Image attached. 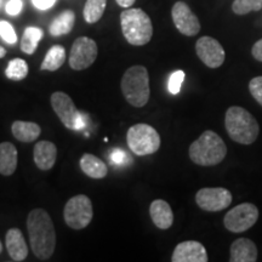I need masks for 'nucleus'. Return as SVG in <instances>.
I'll use <instances>...</instances> for the list:
<instances>
[{
  "instance_id": "obj_38",
  "label": "nucleus",
  "mask_w": 262,
  "mask_h": 262,
  "mask_svg": "<svg viewBox=\"0 0 262 262\" xmlns=\"http://www.w3.org/2000/svg\"><path fill=\"white\" fill-rule=\"evenodd\" d=\"M0 5H2V0H0Z\"/></svg>"
},
{
  "instance_id": "obj_2",
  "label": "nucleus",
  "mask_w": 262,
  "mask_h": 262,
  "mask_svg": "<svg viewBox=\"0 0 262 262\" xmlns=\"http://www.w3.org/2000/svg\"><path fill=\"white\" fill-rule=\"evenodd\" d=\"M188 153L189 158L196 165L214 166L225 159L227 147L215 131L206 130L189 146Z\"/></svg>"
},
{
  "instance_id": "obj_30",
  "label": "nucleus",
  "mask_w": 262,
  "mask_h": 262,
  "mask_svg": "<svg viewBox=\"0 0 262 262\" xmlns=\"http://www.w3.org/2000/svg\"><path fill=\"white\" fill-rule=\"evenodd\" d=\"M249 90L251 96L262 106V77H255L249 83Z\"/></svg>"
},
{
  "instance_id": "obj_4",
  "label": "nucleus",
  "mask_w": 262,
  "mask_h": 262,
  "mask_svg": "<svg viewBox=\"0 0 262 262\" xmlns=\"http://www.w3.org/2000/svg\"><path fill=\"white\" fill-rule=\"evenodd\" d=\"M122 32L127 42L135 47L148 44L153 35V25L142 9H126L120 14Z\"/></svg>"
},
{
  "instance_id": "obj_21",
  "label": "nucleus",
  "mask_w": 262,
  "mask_h": 262,
  "mask_svg": "<svg viewBox=\"0 0 262 262\" xmlns=\"http://www.w3.org/2000/svg\"><path fill=\"white\" fill-rule=\"evenodd\" d=\"M12 135L21 142H33L40 136L41 129L38 124L32 122L16 120L11 126Z\"/></svg>"
},
{
  "instance_id": "obj_16",
  "label": "nucleus",
  "mask_w": 262,
  "mask_h": 262,
  "mask_svg": "<svg viewBox=\"0 0 262 262\" xmlns=\"http://www.w3.org/2000/svg\"><path fill=\"white\" fill-rule=\"evenodd\" d=\"M6 250L10 257L16 262L26 260L28 255V248L26 244L24 233L18 228H10L5 237Z\"/></svg>"
},
{
  "instance_id": "obj_25",
  "label": "nucleus",
  "mask_w": 262,
  "mask_h": 262,
  "mask_svg": "<svg viewBox=\"0 0 262 262\" xmlns=\"http://www.w3.org/2000/svg\"><path fill=\"white\" fill-rule=\"evenodd\" d=\"M107 0H86L85 3L83 15L88 24H96L103 16L106 10Z\"/></svg>"
},
{
  "instance_id": "obj_34",
  "label": "nucleus",
  "mask_w": 262,
  "mask_h": 262,
  "mask_svg": "<svg viewBox=\"0 0 262 262\" xmlns=\"http://www.w3.org/2000/svg\"><path fill=\"white\" fill-rule=\"evenodd\" d=\"M251 54H253L255 60L262 62V39L255 42L253 49H251Z\"/></svg>"
},
{
  "instance_id": "obj_22",
  "label": "nucleus",
  "mask_w": 262,
  "mask_h": 262,
  "mask_svg": "<svg viewBox=\"0 0 262 262\" xmlns=\"http://www.w3.org/2000/svg\"><path fill=\"white\" fill-rule=\"evenodd\" d=\"M75 15L71 10H66L57 16L54 21L51 22L49 32L52 37H60V35L68 34L74 27Z\"/></svg>"
},
{
  "instance_id": "obj_26",
  "label": "nucleus",
  "mask_w": 262,
  "mask_h": 262,
  "mask_svg": "<svg viewBox=\"0 0 262 262\" xmlns=\"http://www.w3.org/2000/svg\"><path fill=\"white\" fill-rule=\"evenodd\" d=\"M6 78L10 80L19 81L24 80L28 75V64L22 58H14L9 62L5 70Z\"/></svg>"
},
{
  "instance_id": "obj_3",
  "label": "nucleus",
  "mask_w": 262,
  "mask_h": 262,
  "mask_svg": "<svg viewBox=\"0 0 262 262\" xmlns=\"http://www.w3.org/2000/svg\"><path fill=\"white\" fill-rule=\"evenodd\" d=\"M225 126L228 136L235 142L242 145H251L258 136L257 120L245 108L233 106L229 107L226 112Z\"/></svg>"
},
{
  "instance_id": "obj_1",
  "label": "nucleus",
  "mask_w": 262,
  "mask_h": 262,
  "mask_svg": "<svg viewBox=\"0 0 262 262\" xmlns=\"http://www.w3.org/2000/svg\"><path fill=\"white\" fill-rule=\"evenodd\" d=\"M27 228L33 254L40 260L52 256L56 247V232L50 215L44 209H34L28 214Z\"/></svg>"
},
{
  "instance_id": "obj_24",
  "label": "nucleus",
  "mask_w": 262,
  "mask_h": 262,
  "mask_svg": "<svg viewBox=\"0 0 262 262\" xmlns=\"http://www.w3.org/2000/svg\"><path fill=\"white\" fill-rule=\"evenodd\" d=\"M42 38V31L38 27H27L25 29L24 37L21 40V50L27 55L34 54L39 41Z\"/></svg>"
},
{
  "instance_id": "obj_29",
  "label": "nucleus",
  "mask_w": 262,
  "mask_h": 262,
  "mask_svg": "<svg viewBox=\"0 0 262 262\" xmlns=\"http://www.w3.org/2000/svg\"><path fill=\"white\" fill-rule=\"evenodd\" d=\"M0 37L9 44H15L17 41V34L14 27L6 21H0Z\"/></svg>"
},
{
  "instance_id": "obj_5",
  "label": "nucleus",
  "mask_w": 262,
  "mask_h": 262,
  "mask_svg": "<svg viewBox=\"0 0 262 262\" xmlns=\"http://www.w3.org/2000/svg\"><path fill=\"white\" fill-rule=\"evenodd\" d=\"M122 93L131 106L141 108L149 100V75L143 66H133L122 78Z\"/></svg>"
},
{
  "instance_id": "obj_19",
  "label": "nucleus",
  "mask_w": 262,
  "mask_h": 262,
  "mask_svg": "<svg viewBox=\"0 0 262 262\" xmlns=\"http://www.w3.org/2000/svg\"><path fill=\"white\" fill-rule=\"evenodd\" d=\"M80 169L85 175L95 180L106 178L108 172L106 163L90 153H86L80 158Z\"/></svg>"
},
{
  "instance_id": "obj_8",
  "label": "nucleus",
  "mask_w": 262,
  "mask_h": 262,
  "mask_svg": "<svg viewBox=\"0 0 262 262\" xmlns=\"http://www.w3.org/2000/svg\"><path fill=\"white\" fill-rule=\"evenodd\" d=\"M51 107L61 123L70 130L84 129V117L74 106L73 100L67 94L56 91L51 95Z\"/></svg>"
},
{
  "instance_id": "obj_28",
  "label": "nucleus",
  "mask_w": 262,
  "mask_h": 262,
  "mask_svg": "<svg viewBox=\"0 0 262 262\" xmlns=\"http://www.w3.org/2000/svg\"><path fill=\"white\" fill-rule=\"evenodd\" d=\"M183 80H185V72L183 71L173 72L169 78V83H168L169 93L172 95H178L180 93V90H181Z\"/></svg>"
},
{
  "instance_id": "obj_9",
  "label": "nucleus",
  "mask_w": 262,
  "mask_h": 262,
  "mask_svg": "<svg viewBox=\"0 0 262 262\" xmlns=\"http://www.w3.org/2000/svg\"><path fill=\"white\" fill-rule=\"evenodd\" d=\"M258 209L251 203H243L231 209L224 219L225 227L233 233L248 231L256 224Z\"/></svg>"
},
{
  "instance_id": "obj_6",
  "label": "nucleus",
  "mask_w": 262,
  "mask_h": 262,
  "mask_svg": "<svg viewBox=\"0 0 262 262\" xmlns=\"http://www.w3.org/2000/svg\"><path fill=\"white\" fill-rule=\"evenodd\" d=\"M126 142L130 150L136 156L156 153L160 147V136L155 127L148 124H136L127 130Z\"/></svg>"
},
{
  "instance_id": "obj_7",
  "label": "nucleus",
  "mask_w": 262,
  "mask_h": 262,
  "mask_svg": "<svg viewBox=\"0 0 262 262\" xmlns=\"http://www.w3.org/2000/svg\"><path fill=\"white\" fill-rule=\"evenodd\" d=\"M94 209L91 199L88 195L72 196L63 209V219L68 227L83 229L93 220Z\"/></svg>"
},
{
  "instance_id": "obj_20",
  "label": "nucleus",
  "mask_w": 262,
  "mask_h": 262,
  "mask_svg": "<svg viewBox=\"0 0 262 262\" xmlns=\"http://www.w3.org/2000/svg\"><path fill=\"white\" fill-rule=\"evenodd\" d=\"M17 168V149L11 142L0 143V173L11 176Z\"/></svg>"
},
{
  "instance_id": "obj_31",
  "label": "nucleus",
  "mask_w": 262,
  "mask_h": 262,
  "mask_svg": "<svg viewBox=\"0 0 262 262\" xmlns=\"http://www.w3.org/2000/svg\"><path fill=\"white\" fill-rule=\"evenodd\" d=\"M22 9H24V3H22V0H9L8 4L5 6L6 12H8L10 16L19 15Z\"/></svg>"
},
{
  "instance_id": "obj_17",
  "label": "nucleus",
  "mask_w": 262,
  "mask_h": 262,
  "mask_svg": "<svg viewBox=\"0 0 262 262\" xmlns=\"http://www.w3.org/2000/svg\"><path fill=\"white\" fill-rule=\"evenodd\" d=\"M257 260V248L253 241L248 238H239L231 245L232 262H255Z\"/></svg>"
},
{
  "instance_id": "obj_15",
  "label": "nucleus",
  "mask_w": 262,
  "mask_h": 262,
  "mask_svg": "<svg viewBox=\"0 0 262 262\" xmlns=\"http://www.w3.org/2000/svg\"><path fill=\"white\" fill-rule=\"evenodd\" d=\"M33 158L35 165L42 171H48L54 168L57 158V148L51 141H39L35 143L33 150Z\"/></svg>"
},
{
  "instance_id": "obj_13",
  "label": "nucleus",
  "mask_w": 262,
  "mask_h": 262,
  "mask_svg": "<svg viewBox=\"0 0 262 262\" xmlns=\"http://www.w3.org/2000/svg\"><path fill=\"white\" fill-rule=\"evenodd\" d=\"M195 51L198 57L209 68H219L225 62V50L216 39L202 37L196 40Z\"/></svg>"
},
{
  "instance_id": "obj_35",
  "label": "nucleus",
  "mask_w": 262,
  "mask_h": 262,
  "mask_svg": "<svg viewBox=\"0 0 262 262\" xmlns=\"http://www.w3.org/2000/svg\"><path fill=\"white\" fill-rule=\"evenodd\" d=\"M116 2L118 3V5H119V6L127 9V8H130V6L133 5L134 3L136 2V0H116Z\"/></svg>"
},
{
  "instance_id": "obj_23",
  "label": "nucleus",
  "mask_w": 262,
  "mask_h": 262,
  "mask_svg": "<svg viewBox=\"0 0 262 262\" xmlns=\"http://www.w3.org/2000/svg\"><path fill=\"white\" fill-rule=\"evenodd\" d=\"M66 61V50L61 45H54L45 55V58L42 60V63L40 66V71H48V72H55L58 68L62 67V64Z\"/></svg>"
},
{
  "instance_id": "obj_33",
  "label": "nucleus",
  "mask_w": 262,
  "mask_h": 262,
  "mask_svg": "<svg viewBox=\"0 0 262 262\" xmlns=\"http://www.w3.org/2000/svg\"><path fill=\"white\" fill-rule=\"evenodd\" d=\"M32 3L39 10H48L54 6L56 0H32Z\"/></svg>"
},
{
  "instance_id": "obj_11",
  "label": "nucleus",
  "mask_w": 262,
  "mask_h": 262,
  "mask_svg": "<svg viewBox=\"0 0 262 262\" xmlns=\"http://www.w3.org/2000/svg\"><path fill=\"white\" fill-rule=\"evenodd\" d=\"M195 202L205 211H221L232 203V194L224 187H206L196 192Z\"/></svg>"
},
{
  "instance_id": "obj_18",
  "label": "nucleus",
  "mask_w": 262,
  "mask_h": 262,
  "mask_svg": "<svg viewBox=\"0 0 262 262\" xmlns=\"http://www.w3.org/2000/svg\"><path fill=\"white\" fill-rule=\"evenodd\" d=\"M149 215L153 224L160 229H168L173 224V212L168 202L156 199L149 206Z\"/></svg>"
},
{
  "instance_id": "obj_32",
  "label": "nucleus",
  "mask_w": 262,
  "mask_h": 262,
  "mask_svg": "<svg viewBox=\"0 0 262 262\" xmlns=\"http://www.w3.org/2000/svg\"><path fill=\"white\" fill-rule=\"evenodd\" d=\"M110 159L112 164H116V165H123V164L127 160V156L126 153L122 149H114L112 150V153H111Z\"/></svg>"
},
{
  "instance_id": "obj_12",
  "label": "nucleus",
  "mask_w": 262,
  "mask_h": 262,
  "mask_svg": "<svg viewBox=\"0 0 262 262\" xmlns=\"http://www.w3.org/2000/svg\"><path fill=\"white\" fill-rule=\"evenodd\" d=\"M171 17L173 25L183 35L193 37L201 31V22L186 3H175L171 10Z\"/></svg>"
},
{
  "instance_id": "obj_27",
  "label": "nucleus",
  "mask_w": 262,
  "mask_h": 262,
  "mask_svg": "<svg viewBox=\"0 0 262 262\" xmlns=\"http://www.w3.org/2000/svg\"><path fill=\"white\" fill-rule=\"evenodd\" d=\"M262 9V0H234L232 10L235 15L243 16L251 11H260Z\"/></svg>"
},
{
  "instance_id": "obj_36",
  "label": "nucleus",
  "mask_w": 262,
  "mask_h": 262,
  "mask_svg": "<svg viewBox=\"0 0 262 262\" xmlns=\"http://www.w3.org/2000/svg\"><path fill=\"white\" fill-rule=\"evenodd\" d=\"M6 55V50L3 47H0V58H3Z\"/></svg>"
},
{
  "instance_id": "obj_37",
  "label": "nucleus",
  "mask_w": 262,
  "mask_h": 262,
  "mask_svg": "<svg viewBox=\"0 0 262 262\" xmlns=\"http://www.w3.org/2000/svg\"><path fill=\"white\" fill-rule=\"evenodd\" d=\"M2 251H3V244L2 242H0V254H2Z\"/></svg>"
},
{
  "instance_id": "obj_10",
  "label": "nucleus",
  "mask_w": 262,
  "mask_h": 262,
  "mask_svg": "<svg viewBox=\"0 0 262 262\" xmlns=\"http://www.w3.org/2000/svg\"><path fill=\"white\" fill-rule=\"evenodd\" d=\"M98 49L96 41L88 37L75 39L70 54V66L74 71H84L96 61Z\"/></svg>"
},
{
  "instance_id": "obj_14",
  "label": "nucleus",
  "mask_w": 262,
  "mask_h": 262,
  "mask_svg": "<svg viewBox=\"0 0 262 262\" xmlns=\"http://www.w3.org/2000/svg\"><path fill=\"white\" fill-rule=\"evenodd\" d=\"M208 253L204 245L195 241H186L176 245L172 253V262H206Z\"/></svg>"
}]
</instances>
